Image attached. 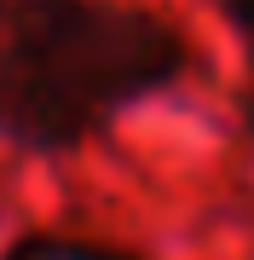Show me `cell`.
Returning a JSON list of instances; mask_svg holds the SVG:
<instances>
[{
    "mask_svg": "<svg viewBox=\"0 0 254 260\" xmlns=\"http://www.w3.org/2000/svg\"><path fill=\"white\" fill-rule=\"evenodd\" d=\"M191 75L185 23L139 0H0V139L69 156Z\"/></svg>",
    "mask_w": 254,
    "mask_h": 260,
    "instance_id": "1",
    "label": "cell"
},
{
    "mask_svg": "<svg viewBox=\"0 0 254 260\" xmlns=\"http://www.w3.org/2000/svg\"><path fill=\"white\" fill-rule=\"evenodd\" d=\"M0 260H144V254L87 232H23L0 249Z\"/></svg>",
    "mask_w": 254,
    "mask_h": 260,
    "instance_id": "2",
    "label": "cell"
},
{
    "mask_svg": "<svg viewBox=\"0 0 254 260\" xmlns=\"http://www.w3.org/2000/svg\"><path fill=\"white\" fill-rule=\"evenodd\" d=\"M220 18L231 23L237 52H243V87H237V110H243V133L254 139V0H214Z\"/></svg>",
    "mask_w": 254,
    "mask_h": 260,
    "instance_id": "3",
    "label": "cell"
}]
</instances>
